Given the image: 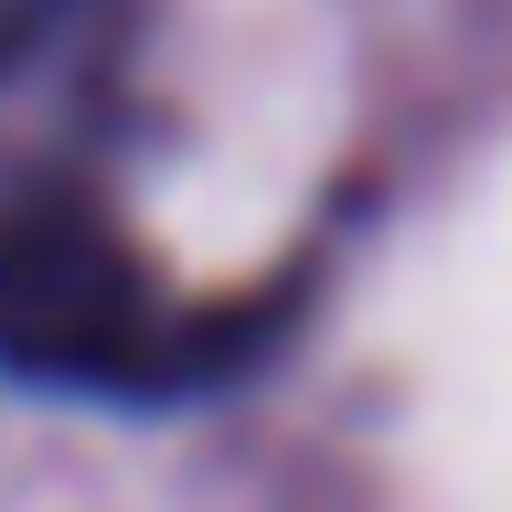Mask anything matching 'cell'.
I'll return each mask as SVG.
<instances>
[{
  "label": "cell",
  "mask_w": 512,
  "mask_h": 512,
  "mask_svg": "<svg viewBox=\"0 0 512 512\" xmlns=\"http://www.w3.org/2000/svg\"><path fill=\"white\" fill-rule=\"evenodd\" d=\"M267 320L246 299H182L75 192H0V374L43 395L171 406L246 374Z\"/></svg>",
  "instance_id": "1"
},
{
  "label": "cell",
  "mask_w": 512,
  "mask_h": 512,
  "mask_svg": "<svg viewBox=\"0 0 512 512\" xmlns=\"http://www.w3.org/2000/svg\"><path fill=\"white\" fill-rule=\"evenodd\" d=\"M86 22V0H0V75H22Z\"/></svg>",
  "instance_id": "2"
}]
</instances>
